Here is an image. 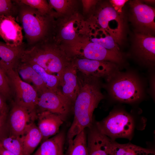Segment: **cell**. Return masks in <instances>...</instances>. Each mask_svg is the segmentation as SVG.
I'll return each instance as SVG.
<instances>
[{
	"label": "cell",
	"mask_w": 155,
	"mask_h": 155,
	"mask_svg": "<svg viewBox=\"0 0 155 155\" xmlns=\"http://www.w3.org/2000/svg\"><path fill=\"white\" fill-rule=\"evenodd\" d=\"M0 155H16L11 152L4 148L0 141Z\"/></svg>",
	"instance_id": "cell-36"
},
{
	"label": "cell",
	"mask_w": 155,
	"mask_h": 155,
	"mask_svg": "<svg viewBox=\"0 0 155 155\" xmlns=\"http://www.w3.org/2000/svg\"><path fill=\"white\" fill-rule=\"evenodd\" d=\"M87 138L88 155H108L107 149L111 140L96 127L89 129Z\"/></svg>",
	"instance_id": "cell-18"
},
{
	"label": "cell",
	"mask_w": 155,
	"mask_h": 155,
	"mask_svg": "<svg viewBox=\"0 0 155 155\" xmlns=\"http://www.w3.org/2000/svg\"><path fill=\"white\" fill-rule=\"evenodd\" d=\"M6 101L0 93V114L7 116L9 110Z\"/></svg>",
	"instance_id": "cell-33"
},
{
	"label": "cell",
	"mask_w": 155,
	"mask_h": 155,
	"mask_svg": "<svg viewBox=\"0 0 155 155\" xmlns=\"http://www.w3.org/2000/svg\"><path fill=\"white\" fill-rule=\"evenodd\" d=\"M7 116L0 114V139L9 136L7 123Z\"/></svg>",
	"instance_id": "cell-32"
},
{
	"label": "cell",
	"mask_w": 155,
	"mask_h": 155,
	"mask_svg": "<svg viewBox=\"0 0 155 155\" xmlns=\"http://www.w3.org/2000/svg\"><path fill=\"white\" fill-rule=\"evenodd\" d=\"M152 34L137 31L134 40V48L140 58L148 63L155 60V37Z\"/></svg>",
	"instance_id": "cell-15"
},
{
	"label": "cell",
	"mask_w": 155,
	"mask_h": 155,
	"mask_svg": "<svg viewBox=\"0 0 155 155\" xmlns=\"http://www.w3.org/2000/svg\"><path fill=\"white\" fill-rule=\"evenodd\" d=\"M12 92L8 78L0 67V93L7 100L10 98Z\"/></svg>",
	"instance_id": "cell-30"
},
{
	"label": "cell",
	"mask_w": 155,
	"mask_h": 155,
	"mask_svg": "<svg viewBox=\"0 0 155 155\" xmlns=\"http://www.w3.org/2000/svg\"><path fill=\"white\" fill-rule=\"evenodd\" d=\"M131 19L137 31L152 34L155 30V9L139 0L130 1Z\"/></svg>",
	"instance_id": "cell-10"
},
{
	"label": "cell",
	"mask_w": 155,
	"mask_h": 155,
	"mask_svg": "<svg viewBox=\"0 0 155 155\" xmlns=\"http://www.w3.org/2000/svg\"><path fill=\"white\" fill-rule=\"evenodd\" d=\"M18 7L17 17L22 25L27 47L48 40L54 29V16L43 14L36 9L14 0Z\"/></svg>",
	"instance_id": "cell-2"
},
{
	"label": "cell",
	"mask_w": 155,
	"mask_h": 155,
	"mask_svg": "<svg viewBox=\"0 0 155 155\" xmlns=\"http://www.w3.org/2000/svg\"><path fill=\"white\" fill-rule=\"evenodd\" d=\"M98 1L93 0H83L82 2L84 13L87 12L90 8L96 4Z\"/></svg>",
	"instance_id": "cell-35"
},
{
	"label": "cell",
	"mask_w": 155,
	"mask_h": 155,
	"mask_svg": "<svg viewBox=\"0 0 155 155\" xmlns=\"http://www.w3.org/2000/svg\"><path fill=\"white\" fill-rule=\"evenodd\" d=\"M121 14L118 13L111 4H106L100 9L95 18V24H96L93 26L99 28V29L96 30L102 31L104 33L111 36L117 42L120 39L111 28L110 23L113 22L112 21H116L123 24V20L120 15Z\"/></svg>",
	"instance_id": "cell-14"
},
{
	"label": "cell",
	"mask_w": 155,
	"mask_h": 155,
	"mask_svg": "<svg viewBox=\"0 0 155 155\" xmlns=\"http://www.w3.org/2000/svg\"><path fill=\"white\" fill-rule=\"evenodd\" d=\"M144 1L148 3H154L155 2L154 0H145Z\"/></svg>",
	"instance_id": "cell-37"
},
{
	"label": "cell",
	"mask_w": 155,
	"mask_h": 155,
	"mask_svg": "<svg viewBox=\"0 0 155 155\" xmlns=\"http://www.w3.org/2000/svg\"><path fill=\"white\" fill-rule=\"evenodd\" d=\"M20 2L37 10L43 14H49L54 16V13L52 11L49 4L45 0H19Z\"/></svg>",
	"instance_id": "cell-28"
},
{
	"label": "cell",
	"mask_w": 155,
	"mask_h": 155,
	"mask_svg": "<svg viewBox=\"0 0 155 155\" xmlns=\"http://www.w3.org/2000/svg\"><path fill=\"white\" fill-rule=\"evenodd\" d=\"M96 127L101 133L114 141L118 138L130 137L133 131L134 122L132 118L127 113L116 112L96 122Z\"/></svg>",
	"instance_id": "cell-4"
},
{
	"label": "cell",
	"mask_w": 155,
	"mask_h": 155,
	"mask_svg": "<svg viewBox=\"0 0 155 155\" xmlns=\"http://www.w3.org/2000/svg\"><path fill=\"white\" fill-rule=\"evenodd\" d=\"M110 90L113 96L121 102H133L139 99L141 95L138 81L130 75H122L116 78L112 82Z\"/></svg>",
	"instance_id": "cell-8"
},
{
	"label": "cell",
	"mask_w": 155,
	"mask_h": 155,
	"mask_svg": "<svg viewBox=\"0 0 155 155\" xmlns=\"http://www.w3.org/2000/svg\"></svg>",
	"instance_id": "cell-39"
},
{
	"label": "cell",
	"mask_w": 155,
	"mask_h": 155,
	"mask_svg": "<svg viewBox=\"0 0 155 155\" xmlns=\"http://www.w3.org/2000/svg\"><path fill=\"white\" fill-rule=\"evenodd\" d=\"M37 113L49 111L61 116L64 120L68 114L72 104L59 89H47L39 93Z\"/></svg>",
	"instance_id": "cell-7"
},
{
	"label": "cell",
	"mask_w": 155,
	"mask_h": 155,
	"mask_svg": "<svg viewBox=\"0 0 155 155\" xmlns=\"http://www.w3.org/2000/svg\"><path fill=\"white\" fill-rule=\"evenodd\" d=\"M85 131L68 141V147L64 155H88L87 138Z\"/></svg>",
	"instance_id": "cell-24"
},
{
	"label": "cell",
	"mask_w": 155,
	"mask_h": 155,
	"mask_svg": "<svg viewBox=\"0 0 155 155\" xmlns=\"http://www.w3.org/2000/svg\"><path fill=\"white\" fill-rule=\"evenodd\" d=\"M76 69L83 74L95 77H107L110 80L115 74L118 69L115 63L85 58L77 59L73 63Z\"/></svg>",
	"instance_id": "cell-11"
},
{
	"label": "cell",
	"mask_w": 155,
	"mask_h": 155,
	"mask_svg": "<svg viewBox=\"0 0 155 155\" xmlns=\"http://www.w3.org/2000/svg\"><path fill=\"white\" fill-rule=\"evenodd\" d=\"M21 59L32 61L38 64L48 73L59 78L72 63L53 44L48 40L26 47Z\"/></svg>",
	"instance_id": "cell-3"
},
{
	"label": "cell",
	"mask_w": 155,
	"mask_h": 155,
	"mask_svg": "<svg viewBox=\"0 0 155 155\" xmlns=\"http://www.w3.org/2000/svg\"><path fill=\"white\" fill-rule=\"evenodd\" d=\"M3 147L16 155H24L20 136L9 135L0 140Z\"/></svg>",
	"instance_id": "cell-27"
},
{
	"label": "cell",
	"mask_w": 155,
	"mask_h": 155,
	"mask_svg": "<svg viewBox=\"0 0 155 155\" xmlns=\"http://www.w3.org/2000/svg\"><path fill=\"white\" fill-rule=\"evenodd\" d=\"M82 20L78 16L71 17L62 26L60 34L64 40L72 42L78 38V36L83 31L84 26Z\"/></svg>",
	"instance_id": "cell-23"
},
{
	"label": "cell",
	"mask_w": 155,
	"mask_h": 155,
	"mask_svg": "<svg viewBox=\"0 0 155 155\" xmlns=\"http://www.w3.org/2000/svg\"><path fill=\"white\" fill-rule=\"evenodd\" d=\"M65 140L64 132H59L42 142L33 155H64L63 148Z\"/></svg>",
	"instance_id": "cell-20"
},
{
	"label": "cell",
	"mask_w": 155,
	"mask_h": 155,
	"mask_svg": "<svg viewBox=\"0 0 155 155\" xmlns=\"http://www.w3.org/2000/svg\"><path fill=\"white\" fill-rule=\"evenodd\" d=\"M36 117L26 108L13 102L7 117L9 135L21 136L28 124L36 119Z\"/></svg>",
	"instance_id": "cell-9"
},
{
	"label": "cell",
	"mask_w": 155,
	"mask_h": 155,
	"mask_svg": "<svg viewBox=\"0 0 155 155\" xmlns=\"http://www.w3.org/2000/svg\"><path fill=\"white\" fill-rule=\"evenodd\" d=\"M83 75L78 76L79 89L73 104L74 118L67 132V141L86 128L92 127L94 111L104 98L97 78Z\"/></svg>",
	"instance_id": "cell-1"
},
{
	"label": "cell",
	"mask_w": 155,
	"mask_h": 155,
	"mask_svg": "<svg viewBox=\"0 0 155 155\" xmlns=\"http://www.w3.org/2000/svg\"><path fill=\"white\" fill-rule=\"evenodd\" d=\"M69 51L72 54L80 58L119 63L122 60L120 53L108 50L101 45L92 42L87 38H78L71 42Z\"/></svg>",
	"instance_id": "cell-5"
},
{
	"label": "cell",
	"mask_w": 155,
	"mask_h": 155,
	"mask_svg": "<svg viewBox=\"0 0 155 155\" xmlns=\"http://www.w3.org/2000/svg\"><path fill=\"white\" fill-rule=\"evenodd\" d=\"M18 12V6L14 0H0V16H11L16 18Z\"/></svg>",
	"instance_id": "cell-29"
},
{
	"label": "cell",
	"mask_w": 155,
	"mask_h": 155,
	"mask_svg": "<svg viewBox=\"0 0 155 155\" xmlns=\"http://www.w3.org/2000/svg\"></svg>",
	"instance_id": "cell-38"
},
{
	"label": "cell",
	"mask_w": 155,
	"mask_h": 155,
	"mask_svg": "<svg viewBox=\"0 0 155 155\" xmlns=\"http://www.w3.org/2000/svg\"><path fill=\"white\" fill-rule=\"evenodd\" d=\"M128 1L126 0H112L110 1V2L115 9L118 13H121L123 7Z\"/></svg>",
	"instance_id": "cell-34"
},
{
	"label": "cell",
	"mask_w": 155,
	"mask_h": 155,
	"mask_svg": "<svg viewBox=\"0 0 155 155\" xmlns=\"http://www.w3.org/2000/svg\"><path fill=\"white\" fill-rule=\"evenodd\" d=\"M108 155H154V151L131 143L121 144L111 140L107 149Z\"/></svg>",
	"instance_id": "cell-22"
},
{
	"label": "cell",
	"mask_w": 155,
	"mask_h": 155,
	"mask_svg": "<svg viewBox=\"0 0 155 155\" xmlns=\"http://www.w3.org/2000/svg\"><path fill=\"white\" fill-rule=\"evenodd\" d=\"M14 69L23 81L32 84L38 93L48 89L40 75L27 62L20 59Z\"/></svg>",
	"instance_id": "cell-19"
},
{
	"label": "cell",
	"mask_w": 155,
	"mask_h": 155,
	"mask_svg": "<svg viewBox=\"0 0 155 155\" xmlns=\"http://www.w3.org/2000/svg\"><path fill=\"white\" fill-rule=\"evenodd\" d=\"M6 75L11 90L14 94V102L36 115L38 94L36 90L32 85L23 81L15 69L10 70Z\"/></svg>",
	"instance_id": "cell-6"
},
{
	"label": "cell",
	"mask_w": 155,
	"mask_h": 155,
	"mask_svg": "<svg viewBox=\"0 0 155 155\" xmlns=\"http://www.w3.org/2000/svg\"><path fill=\"white\" fill-rule=\"evenodd\" d=\"M70 0H50L49 3L51 9H54L59 14L65 13L70 7L72 3Z\"/></svg>",
	"instance_id": "cell-31"
},
{
	"label": "cell",
	"mask_w": 155,
	"mask_h": 155,
	"mask_svg": "<svg viewBox=\"0 0 155 155\" xmlns=\"http://www.w3.org/2000/svg\"><path fill=\"white\" fill-rule=\"evenodd\" d=\"M95 31L94 33L90 32V36L87 38L89 41L98 44L108 50L120 53L116 44L117 42L113 37L106 34L103 36L102 34H100Z\"/></svg>",
	"instance_id": "cell-26"
},
{
	"label": "cell",
	"mask_w": 155,
	"mask_h": 155,
	"mask_svg": "<svg viewBox=\"0 0 155 155\" xmlns=\"http://www.w3.org/2000/svg\"><path fill=\"white\" fill-rule=\"evenodd\" d=\"M20 137L24 155H31L41 142L42 138L40 132L34 122L28 124Z\"/></svg>",
	"instance_id": "cell-21"
},
{
	"label": "cell",
	"mask_w": 155,
	"mask_h": 155,
	"mask_svg": "<svg viewBox=\"0 0 155 155\" xmlns=\"http://www.w3.org/2000/svg\"><path fill=\"white\" fill-rule=\"evenodd\" d=\"M26 48L24 43L20 46L12 47L0 41V67L6 74L14 69Z\"/></svg>",
	"instance_id": "cell-17"
},
{
	"label": "cell",
	"mask_w": 155,
	"mask_h": 155,
	"mask_svg": "<svg viewBox=\"0 0 155 155\" xmlns=\"http://www.w3.org/2000/svg\"><path fill=\"white\" fill-rule=\"evenodd\" d=\"M77 70L72 63L64 71L59 78L61 90L72 104L78 94L79 85Z\"/></svg>",
	"instance_id": "cell-16"
},
{
	"label": "cell",
	"mask_w": 155,
	"mask_h": 155,
	"mask_svg": "<svg viewBox=\"0 0 155 155\" xmlns=\"http://www.w3.org/2000/svg\"><path fill=\"white\" fill-rule=\"evenodd\" d=\"M36 120L42 135V142L58 133L64 121L60 115L47 111L37 113Z\"/></svg>",
	"instance_id": "cell-13"
},
{
	"label": "cell",
	"mask_w": 155,
	"mask_h": 155,
	"mask_svg": "<svg viewBox=\"0 0 155 155\" xmlns=\"http://www.w3.org/2000/svg\"><path fill=\"white\" fill-rule=\"evenodd\" d=\"M22 29L15 18L11 16H0V37L8 46L17 47L24 44Z\"/></svg>",
	"instance_id": "cell-12"
},
{
	"label": "cell",
	"mask_w": 155,
	"mask_h": 155,
	"mask_svg": "<svg viewBox=\"0 0 155 155\" xmlns=\"http://www.w3.org/2000/svg\"><path fill=\"white\" fill-rule=\"evenodd\" d=\"M20 59L28 63L35 71L40 75L47 88L49 89L56 90L59 89V78L50 74L43 68L30 61Z\"/></svg>",
	"instance_id": "cell-25"
}]
</instances>
